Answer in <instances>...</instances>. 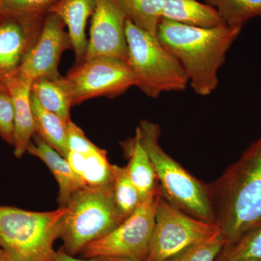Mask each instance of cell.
<instances>
[{"mask_svg":"<svg viewBox=\"0 0 261 261\" xmlns=\"http://www.w3.org/2000/svg\"><path fill=\"white\" fill-rule=\"evenodd\" d=\"M67 142L69 151L88 154L99 150V147L92 143L84 135L83 130L71 120L67 123Z\"/></svg>","mask_w":261,"mask_h":261,"instance_id":"83f0119b","label":"cell"},{"mask_svg":"<svg viewBox=\"0 0 261 261\" xmlns=\"http://www.w3.org/2000/svg\"><path fill=\"white\" fill-rule=\"evenodd\" d=\"M128 63L136 87L148 97L163 92H182L189 79L179 61L160 43L157 37L136 27L128 19L126 25Z\"/></svg>","mask_w":261,"mask_h":261,"instance_id":"5b68a950","label":"cell"},{"mask_svg":"<svg viewBox=\"0 0 261 261\" xmlns=\"http://www.w3.org/2000/svg\"><path fill=\"white\" fill-rule=\"evenodd\" d=\"M97 0H61L49 13L58 15L68 28V35L74 51L75 65L84 61L88 40L86 28L89 17L93 15Z\"/></svg>","mask_w":261,"mask_h":261,"instance_id":"9a60e30c","label":"cell"},{"mask_svg":"<svg viewBox=\"0 0 261 261\" xmlns=\"http://www.w3.org/2000/svg\"><path fill=\"white\" fill-rule=\"evenodd\" d=\"M243 27L224 24L200 28L163 18L157 38L181 63L194 92L207 96L217 88L219 70Z\"/></svg>","mask_w":261,"mask_h":261,"instance_id":"6da1fadb","label":"cell"},{"mask_svg":"<svg viewBox=\"0 0 261 261\" xmlns=\"http://www.w3.org/2000/svg\"><path fill=\"white\" fill-rule=\"evenodd\" d=\"M225 244L226 241L221 233L207 241L189 247L166 261H214Z\"/></svg>","mask_w":261,"mask_h":261,"instance_id":"d4e9b609","label":"cell"},{"mask_svg":"<svg viewBox=\"0 0 261 261\" xmlns=\"http://www.w3.org/2000/svg\"><path fill=\"white\" fill-rule=\"evenodd\" d=\"M125 147L128 156L127 173L144 200L155 190L159 184L153 166L142 145L137 128L135 137L126 142Z\"/></svg>","mask_w":261,"mask_h":261,"instance_id":"e0dca14e","label":"cell"},{"mask_svg":"<svg viewBox=\"0 0 261 261\" xmlns=\"http://www.w3.org/2000/svg\"><path fill=\"white\" fill-rule=\"evenodd\" d=\"M208 188L226 244L261 224V137Z\"/></svg>","mask_w":261,"mask_h":261,"instance_id":"7a4b0ae2","label":"cell"},{"mask_svg":"<svg viewBox=\"0 0 261 261\" xmlns=\"http://www.w3.org/2000/svg\"><path fill=\"white\" fill-rule=\"evenodd\" d=\"M113 196L123 221L130 216L143 200L140 192L130 179L126 167L113 165Z\"/></svg>","mask_w":261,"mask_h":261,"instance_id":"44dd1931","label":"cell"},{"mask_svg":"<svg viewBox=\"0 0 261 261\" xmlns=\"http://www.w3.org/2000/svg\"><path fill=\"white\" fill-rule=\"evenodd\" d=\"M61 0H0V11L46 16Z\"/></svg>","mask_w":261,"mask_h":261,"instance_id":"484cf974","label":"cell"},{"mask_svg":"<svg viewBox=\"0 0 261 261\" xmlns=\"http://www.w3.org/2000/svg\"><path fill=\"white\" fill-rule=\"evenodd\" d=\"M92 17L84 61L110 58L128 63L126 25L128 17L121 3L118 0H97Z\"/></svg>","mask_w":261,"mask_h":261,"instance_id":"8fae6325","label":"cell"},{"mask_svg":"<svg viewBox=\"0 0 261 261\" xmlns=\"http://www.w3.org/2000/svg\"><path fill=\"white\" fill-rule=\"evenodd\" d=\"M219 12L228 25H242L261 15V0H203Z\"/></svg>","mask_w":261,"mask_h":261,"instance_id":"603a6c76","label":"cell"},{"mask_svg":"<svg viewBox=\"0 0 261 261\" xmlns=\"http://www.w3.org/2000/svg\"><path fill=\"white\" fill-rule=\"evenodd\" d=\"M214 261H261V224L224 245Z\"/></svg>","mask_w":261,"mask_h":261,"instance_id":"7402d4cb","label":"cell"},{"mask_svg":"<svg viewBox=\"0 0 261 261\" xmlns=\"http://www.w3.org/2000/svg\"><path fill=\"white\" fill-rule=\"evenodd\" d=\"M31 106L35 125V133L56 149L58 153L66 158L69 152L67 142V123L55 113L43 108L32 92Z\"/></svg>","mask_w":261,"mask_h":261,"instance_id":"ac0fdd59","label":"cell"},{"mask_svg":"<svg viewBox=\"0 0 261 261\" xmlns=\"http://www.w3.org/2000/svg\"><path fill=\"white\" fill-rule=\"evenodd\" d=\"M46 16L0 11V84L8 88L40 35Z\"/></svg>","mask_w":261,"mask_h":261,"instance_id":"30bf717a","label":"cell"},{"mask_svg":"<svg viewBox=\"0 0 261 261\" xmlns=\"http://www.w3.org/2000/svg\"><path fill=\"white\" fill-rule=\"evenodd\" d=\"M136 27L157 37L165 0H118Z\"/></svg>","mask_w":261,"mask_h":261,"instance_id":"d6986e66","label":"cell"},{"mask_svg":"<svg viewBox=\"0 0 261 261\" xmlns=\"http://www.w3.org/2000/svg\"><path fill=\"white\" fill-rule=\"evenodd\" d=\"M0 93H4V94H9V90L7 87H4V86L1 85L0 84Z\"/></svg>","mask_w":261,"mask_h":261,"instance_id":"1f68e13d","label":"cell"},{"mask_svg":"<svg viewBox=\"0 0 261 261\" xmlns=\"http://www.w3.org/2000/svg\"><path fill=\"white\" fill-rule=\"evenodd\" d=\"M95 260L96 261H146L121 257H101L95 258Z\"/></svg>","mask_w":261,"mask_h":261,"instance_id":"f546056e","label":"cell"},{"mask_svg":"<svg viewBox=\"0 0 261 261\" xmlns=\"http://www.w3.org/2000/svg\"><path fill=\"white\" fill-rule=\"evenodd\" d=\"M65 25L58 15L48 13L40 35L24 62L19 75L34 82L38 80H59L58 70L63 53L72 49Z\"/></svg>","mask_w":261,"mask_h":261,"instance_id":"7c38bea8","label":"cell"},{"mask_svg":"<svg viewBox=\"0 0 261 261\" xmlns=\"http://www.w3.org/2000/svg\"><path fill=\"white\" fill-rule=\"evenodd\" d=\"M66 207L34 212L0 205V247L12 261H55Z\"/></svg>","mask_w":261,"mask_h":261,"instance_id":"3957f363","label":"cell"},{"mask_svg":"<svg viewBox=\"0 0 261 261\" xmlns=\"http://www.w3.org/2000/svg\"><path fill=\"white\" fill-rule=\"evenodd\" d=\"M57 82L71 106L97 97H116L136 87L135 75L128 63L110 58L84 61Z\"/></svg>","mask_w":261,"mask_h":261,"instance_id":"ba28073f","label":"cell"},{"mask_svg":"<svg viewBox=\"0 0 261 261\" xmlns=\"http://www.w3.org/2000/svg\"><path fill=\"white\" fill-rule=\"evenodd\" d=\"M27 152L42 160L54 175L59 186L58 202L60 207H66L72 195L86 187L82 178L73 172L66 159L36 133L29 144Z\"/></svg>","mask_w":261,"mask_h":261,"instance_id":"5bb4252c","label":"cell"},{"mask_svg":"<svg viewBox=\"0 0 261 261\" xmlns=\"http://www.w3.org/2000/svg\"><path fill=\"white\" fill-rule=\"evenodd\" d=\"M163 18L200 28L226 24L216 8L197 0H165Z\"/></svg>","mask_w":261,"mask_h":261,"instance_id":"2e32d148","label":"cell"},{"mask_svg":"<svg viewBox=\"0 0 261 261\" xmlns=\"http://www.w3.org/2000/svg\"><path fill=\"white\" fill-rule=\"evenodd\" d=\"M32 93L43 108L59 116L66 123L70 121V111L72 106L57 81H34L32 86Z\"/></svg>","mask_w":261,"mask_h":261,"instance_id":"ffe728a7","label":"cell"},{"mask_svg":"<svg viewBox=\"0 0 261 261\" xmlns=\"http://www.w3.org/2000/svg\"><path fill=\"white\" fill-rule=\"evenodd\" d=\"M218 225L187 214L160 196L146 261H166L221 233Z\"/></svg>","mask_w":261,"mask_h":261,"instance_id":"52a82bcc","label":"cell"},{"mask_svg":"<svg viewBox=\"0 0 261 261\" xmlns=\"http://www.w3.org/2000/svg\"><path fill=\"white\" fill-rule=\"evenodd\" d=\"M260 18H261V15H260Z\"/></svg>","mask_w":261,"mask_h":261,"instance_id":"d6a6232c","label":"cell"},{"mask_svg":"<svg viewBox=\"0 0 261 261\" xmlns=\"http://www.w3.org/2000/svg\"><path fill=\"white\" fill-rule=\"evenodd\" d=\"M0 137L14 146V108L9 94L0 93Z\"/></svg>","mask_w":261,"mask_h":261,"instance_id":"4316f807","label":"cell"},{"mask_svg":"<svg viewBox=\"0 0 261 261\" xmlns=\"http://www.w3.org/2000/svg\"><path fill=\"white\" fill-rule=\"evenodd\" d=\"M55 261H96L95 259H88V260H82V259L75 258L74 256L68 255L66 252L61 250L57 251L56 260Z\"/></svg>","mask_w":261,"mask_h":261,"instance_id":"f1b7e54d","label":"cell"},{"mask_svg":"<svg viewBox=\"0 0 261 261\" xmlns=\"http://www.w3.org/2000/svg\"><path fill=\"white\" fill-rule=\"evenodd\" d=\"M137 128L153 166L163 197L187 214L216 224L208 188L165 152L160 145L161 130L159 125L143 120Z\"/></svg>","mask_w":261,"mask_h":261,"instance_id":"277c9868","label":"cell"},{"mask_svg":"<svg viewBox=\"0 0 261 261\" xmlns=\"http://www.w3.org/2000/svg\"><path fill=\"white\" fill-rule=\"evenodd\" d=\"M0 261H12L1 247H0Z\"/></svg>","mask_w":261,"mask_h":261,"instance_id":"4dcf8cb0","label":"cell"},{"mask_svg":"<svg viewBox=\"0 0 261 261\" xmlns=\"http://www.w3.org/2000/svg\"><path fill=\"white\" fill-rule=\"evenodd\" d=\"M80 178L86 187L103 188L113 186V165L108 161L106 150L100 148L96 152L85 154Z\"/></svg>","mask_w":261,"mask_h":261,"instance_id":"cb8c5ba5","label":"cell"},{"mask_svg":"<svg viewBox=\"0 0 261 261\" xmlns=\"http://www.w3.org/2000/svg\"><path fill=\"white\" fill-rule=\"evenodd\" d=\"M66 207L60 239L63 243L61 250L72 256L123 221L115 202L113 186L80 189L70 197Z\"/></svg>","mask_w":261,"mask_h":261,"instance_id":"8992f818","label":"cell"},{"mask_svg":"<svg viewBox=\"0 0 261 261\" xmlns=\"http://www.w3.org/2000/svg\"><path fill=\"white\" fill-rule=\"evenodd\" d=\"M161 195L158 185L155 190L141 202L133 214L111 233L88 244L81 253L87 259L121 257L147 260L156 207Z\"/></svg>","mask_w":261,"mask_h":261,"instance_id":"9c48e42d","label":"cell"},{"mask_svg":"<svg viewBox=\"0 0 261 261\" xmlns=\"http://www.w3.org/2000/svg\"><path fill=\"white\" fill-rule=\"evenodd\" d=\"M32 81L18 75L8 86L14 108V154L23 157L35 134L34 116L31 106Z\"/></svg>","mask_w":261,"mask_h":261,"instance_id":"4fadbf2b","label":"cell"}]
</instances>
